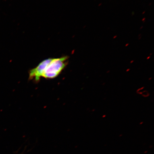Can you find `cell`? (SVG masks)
I'll use <instances>...</instances> for the list:
<instances>
[{"mask_svg":"<svg viewBox=\"0 0 154 154\" xmlns=\"http://www.w3.org/2000/svg\"><path fill=\"white\" fill-rule=\"evenodd\" d=\"M68 59L67 56L52 59L46 67L42 77L53 79L58 76L68 63Z\"/></svg>","mask_w":154,"mask_h":154,"instance_id":"1","label":"cell"},{"mask_svg":"<svg viewBox=\"0 0 154 154\" xmlns=\"http://www.w3.org/2000/svg\"><path fill=\"white\" fill-rule=\"evenodd\" d=\"M53 58H49L39 63L35 68L31 70L29 72V79L34 80L36 82L39 81L41 77Z\"/></svg>","mask_w":154,"mask_h":154,"instance_id":"2","label":"cell"}]
</instances>
